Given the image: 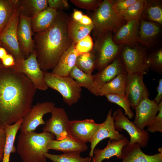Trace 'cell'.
Segmentation results:
<instances>
[{"label":"cell","mask_w":162,"mask_h":162,"mask_svg":"<svg viewBox=\"0 0 162 162\" xmlns=\"http://www.w3.org/2000/svg\"><path fill=\"white\" fill-rule=\"evenodd\" d=\"M157 94L153 100L158 104L162 101V79H160L159 81L158 84L156 88Z\"/></svg>","instance_id":"44"},{"label":"cell","mask_w":162,"mask_h":162,"mask_svg":"<svg viewBox=\"0 0 162 162\" xmlns=\"http://www.w3.org/2000/svg\"><path fill=\"white\" fill-rule=\"evenodd\" d=\"M122 162H162V153L148 155L137 143L125 146L122 150Z\"/></svg>","instance_id":"22"},{"label":"cell","mask_w":162,"mask_h":162,"mask_svg":"<svg viewBox=\"0 0 162 162\" xmlns=\"http://www.w3.org/2000/svg\"><path fill=\"white\" fill-rule=\"evenodd\" d=\"M113 33L108 32L96 37L92 50L95 58V69L99 70L110 63L118 56L124 45L116 43Z\"/></svg>","instance_id":"6"},{"label":"cell","mask_w":162,"mask_h":162,"mask_svg":"<svg viewBox=\"0 0 162 162\" xmlns=\"http://www.w3.org/2000/svg\"><path fill=\"white\" fill-rule=\"evenodd\" d=\"M147 49L138 43L133 46L124 45L119 56L128 74L148 72Z\"/></svg>","instance_id":"7"},{"label":"cell","mask_w":162,"mask_h":162,"mask_svg":"<svg viewBox=\"0 0 162 162\" xmlns=\"http://www.w3.org/2000/svg\"><path fill=\"white\" fill-rule=\"evenodd\" d=\"M2 45V44L1 43L0 41V46H1V45ZM2 63H1V62L0 61V66H2Z\"/></svg>","instance_id":"51"},{"label":"cell","mask_w":162,"mask_h":162,"mask_svg":"<svg viewBox=\"0 0 162 162\" xmlns=\"http://www.w3.org/2000/svg\"><path fill=\"white\" fill-rule=\"evenodd\" d=\"M55 106L54 103L49 101L39 102L32 106L23 118L19 130L20 133L34 131L39 126L45 125L43 119L46 114L51 112Z\"/></svg>","instance_id":"12"},{"label":"cell","mask_w":162,"mask_h":162,"mask_svg":"<svg viewBox=\"0 0 162 162\" xmlns=\"http://www.w3.org/2000/svg\"><path fill=\"white\" fill-rule=\"evenodd\" d=\"M103 1L101 0H71L70 2L76 7L88 10L95 11Z\"/></svg>","instance_id":"39"},{"label":"cell","mask_w":162,"mask_h":162,"mask_svg":"<svg viewBox=\"0 0 162 162\" xmlns=\"http://www.w3.org/2000/svg\"><path fill=\"white\" fill-rule=\"evenodd\" d=\"M19 13L32 18L48 7L47 0H16Z\"/></svg>","instance_id":"28"},{"label":"cell","mask_w":162,"mask_h":162,"mask_svg":"<svg viewBox=\"0 0 162 162\" xmlns=\"http://www.w3.org/2000/svg\"><path fill=\"white\" fill-rule=\"evenodd\" d=\"M16 0H0V35L14 14Z\"/></svg>","instance_id":"31"},{"label":"cell","mask_w":162,"mask_h":162,"mask_svg":"<svg viewBox=\"0 0 162 162\" xmlns=\"http://www.w3.org/2000/svg\"><path fill=\"white\" fill-rule=\"evenodd\" d=\"M129 143V141L126 136H124L119 140L110 139L106 146L103 149H94L92 162H102L105 159H108L113 156L116 157L118 159H121L122 149Z\"/></svg>","instance_id":"21"},{"label":"cell","mask_w":162,"mask_h":162,"mask_svg":"<svg viewBox=\"0 0 162 162\" xmlns=\"http://www.w3.org/2000/svg\"><path fill=\"white\" fill-rule=\"evenodd\" d=\"M19 12L16 6L14 13L0 35V41L15 60L25 58L20 48L17 36Z\"/></svg>","instance_id":"10"},{"label":"cell","mask_w":162,"mask_h":162,"mask_svg":"<svg viewBox=\"0 0 162 162\" xmlns=\"http://www.w3.org/2000/svg\"><path fill=\"white\" fill-rule=\"evenodd\" d=\"M6 139V134L4 128L0 127V151L3 149Z\"/></svg>","instance_id":"45"},{"label":"cell","mask_w":162,"mask_h":162,"mask_svg":"<svg viewBox=\"0 0 162 162\" xmlns=\"http://www.w3.org/2000/svg\"><path fill=\"white\" fill-rule=\"evenodd\" d=\"M33 32L31 18L19 13L17 36L20 49L25 58L35 51Z\"/></svg>","instance_id":"15"},{"label":"cell","mask_w":162,"mask_h":162,"mask_svg":"<svg viewBox=\"0 0 162 162\" xmlns=\"http://www.w3.org/2000/svg\"><path fill=\"white\" fill-rule=\"evenodd\" d=\"M91 19L93 34L96 38L108 32L114 33L127 22L115 11L111 0L103 1Z\"/></svg>","instance_id":"4"},{"label":"cell","mask_w":162,"mask_h":162,"mask_svg":"<svg viewBox=\"0 0 162 162\" xmlns=\"http://www.w3.org/2000/svg\"><path fill=\"white\" fill-rule=\"evenodd\" d=\"M76 43L73 42L70 46L63 53L57 64L52 70V73L61 76L69 75L72 68L76 65L78 56L75 50Z\"/></svg>","instance_id":"24"},{"label":"cell","mask_w":162,"mask_h":162,"mask_svg":"<svg viewBox=\"0 0 162 162\" xmlns=\"http://www.w3.org/2000/svg\"><path fill=\"white\" fill-rule=\"evenodd\" d=\"M141 19L162 25V1L146 0V6Z\"/></svg>","instance_id":"30"},{"label":"cell","mask_w":162,"mask_h":162,"mask_svg":"<svg viewBox=\"0 0 162 162\" xmlns=\"http://www.w3.org/2000/svg\"><path fill=\"white\" fill-rule=\"evenodd\" d=\"M135 116L133 122L141 130L148 126L158 112V104L153 100L146 97L141 100L135 109Z\"/></svg>","instance_id":"16"},{"label":"cell","mask_w":162,"mask_h":162,"mask_svg":"<svg viewBox=\"0 0 162 162\" xmlns=\"http://www.w3.org/2000/svg\"><path fill=\"white\" fill-rule=\"evenodd\" d=\"M79 22L85 26H89L93 23L92 19L86 15H83L82 19Z\"/></svg>","instance_id":"46"},{"label":"cell","mask_w":162,"mask_h":162,"mask_svg":"<svg viewBox=\"0 0 162 162\" xmlns=\"http://www.w3.org/2000/svg\"><path fill=\"white\" fill-rule=\"evenodd\" d=\"M44 80L48 88L58 92L69 106L77 103L81 96V87L69 75L61 76L43 71Z\"/></svg>","instance_id":"5"},{"label":"cell","mask_w":162,"mask_h":162,"mask_svg":"<svg viewBox=\"0 0 162 162\" xmlns=\"http://www.w3.org/2000/svg\"><path fill=\"white\" fill-rule=\"evenodd\" d=\"M76 65L84 72L92 74L95 66V56L92 50L78 56L77 57Z\"/></svg>","instance_id":"34"},{"label":"cell","mask_w":162,"mask_h":162,"mask_svg":"<svg viewBox=\"0 0 162 162\" xmlns=\"http://www.w3.org/2000/svg\"><path fill=\"white\" fill-rule=\"evenodd\" d=\"M158 150L159 152L162 153V148L161 147L159 148L158 149Z\"/></svg>","instance_id":"50"},{"label":"cell","mask_w":162,"mask_h":162,"mask_svg":"<svg viewBox=\"0 0 162 162\" xmlns=\"http://www.w3.org/2000/svg\"><path fill=\"white\" fill-rule=\"evenodd\" d=\"M100 125L93 119L70 120L68 134L82 142H90Z\"/></svg>","instance_id":"14"},{"label":"cell","mask_w":162,"mask_h":162,"mask_svg":"<svg viewBox=\"0 0 162 162\" xmlns=\"http://www.w3.org/2000/svg\"><path fill=\"white\" fill-rule=\"evenodd\" d=\"M140 20L127 21L114 33L113 40L117 44L133 46L138 43Z\"/></svg>","instance_id":"20"},{"label":"cell","mask_w":162,"mask_h":162,"mask_svg":"<svg viewBox=\"0 0 162 162\" xmlns=\"http://www.w3.org/2000/svg\"><path fill=\"white\" fill-rule=\"evenodd\" d=\"M69 76L81 87L87 89L93 93L94 84V75L87 74L79 68L76 65L72 68Z\"/></svg>","instance_id":"32"},{"label":"cell","mask_w":162,"mask_h":162,"mask_svg":"<svg viewBox=\"0 0 162 162\" xmlns=\"http://www.w3.org/2000/svg\"><path fill=\"white\" fill-rule=\"evenodd\" d=\"M94 46L92 39L89 34L76 43L75 50L78 56L92 51Z\"/></svg>","instance_id":"38"},{"label":"cell","mask_w":162,"mask_h":162,"mask_svg":"<svg viewBox=\"0 0 162 162\" xmlns=\"http://www.w3.org/2000/svg\"><path fill=\"white\" fill-rule=\"evenodd\" d=\"M112 116L116 130L118 131L124 130L128 133L130 136L129 144L137 143L142 148L147 146L150 135L147 130L140 129L133 122L124 115L121 108L115 110Z\"/></svg>","instance_id":"8"},{"label":"cell","mask_w":162,"mask_h":162,"mask_svg":"<svg viewBox=\"0 0 162 162\" xmlns=\"http://www.w3.org/2000/svg\"><path fill=\"white\" fill-rule=\"evenodd\" d=\"M147 63L149 69L162 74V49L160 48L148 53Z\"/></svg>","instance_id":"37"},{"label":"cell","mask_w":162,"mask_h":162,"mask_svg":"<svg viewBox=\"0 0 162 162\" xmlns=\"http://www.w3.org/2000/svg\"><path fill=\"white\" fill-rule=\"evenodd\" d=\"M55 137L53 134L46 132L20 133L16 151L22 162H47L45 154L49 151L47 144Z\"/></svg>","instance_id":"3"},{"label":"cell","mask_w":162,"mask_h":162,"mask_svg":"<svg viewBox=\"0 0 162 162\" xmlns=\"http://www.w3.org/2000/svg\"><path fill=\"white\" fill-rule=\"evenodd\" d=\"M144 72L127 74L125 89V95L133 110L143 98L150 95L148 89L143 81Z\"/></svg>","instance_id":"11"},{"label":"cell","mask_w":162,"mask_h":162,"mask_svg":"<svg viewBox=\"0 0 162 162\" xmlns=\"http://www.w3.org/2000/svg\"><path fill=\"white\" fill-rule=\"evenodd\" d=\"M16 60L11 54L9 53L1 61L2 65L5 68H12L14 66Z\"/></svg>","instance_id":"43"},{"label":"cell","mask_w":162,"mask_h":162,"mask_svg":"<svg viewBox=\"0 0 162 162\" xmlns=\"http://www.w3.org/2000/svg\"><path fill=\"white\" fill-rule=\"evenodd\" d=\"M36 89L24 74L0 66V127L23 118L32 106Z\"/></svg>","instance_id":"1"},{"label":"cell","mask_w":162,"mask_h":162,"mask_svg":"<svg viewBox=\"0 0 162 162\" xmlns=\"http://www.w3.org/2000/svg\"><path fill=\"white\" fill-rule=\"evenodd\" d=\"M45 156L53 162H91L92 158L88 156L82 158L78 152L63 153L61 154H55L48 152Z\"/></svg>","instance_id":"33"},{"label":"cell","mask_w":162,"mask_h":162,"mask_svg":"<svg viewBox=\"0 0 162 162\" xmlns=\"http://www.w3.org/2000/svg\"><path fill=\"white\" fill-rule=\"evenodd\" d=\"M49 7L57 9H66L69 7L68 0H47Z\"/></svg>","instance_id":"42"},{"label":"cell","mask_w":162,"mask_h":162,"mask_svg":"<svg viewBox=\"0 0 162 162\" xmlns=\"http://www.w3.org/2000/svg\"><path fill=\"white\" fill-rule=\"evenodd\" d=\"M83 15V13L81 11L74 9L72 17L74 20L79 22Z\"/></svg>","instance_id":"47"},{"label":"cell","mask_w":162,"mask_h":162,"mask_svg":"<svg viewBox=\"0 0 162 162\" xmlns=\"http://www.w3.org/2000/svg\"><path fill=\"white\" fill-rule=\"evenodd\" d=\"M58 9L48 7L31 18L32 31L35 33L43 31L50 27L55 21Z\"/></svg>","instance_id":"25"},{"label":"cell","mask_w":162,"mask_h":162,"mask_svg":"<svg viewBox=\"0 0 162 162\" xmlns=\"http://www.w3.org/2000/svg\"><path fill=\"white\" fill-rule=\"evenodd\" d=\"M146 4V0H137L120 16L127 21L140 20Z\"/></svg>","instance_id":"35"},{"label":"cell","mask_w":162,"mask_h":162,"mask_svg":"<svg viewBox=\"0 0 162 162\" xmlns=\"http://www.w3.org/2000/svg\"><path fill=\"white\" fill-rule=\"evenodd\" d=\"M137 0H111L115 11L120 16Z\"/></svg>","instance_id":"41"},{"label":"cell","mask_w":162,"mask_h":162,"mask_svg":"<svg viewBox=\"0 0 162 162\" xmlns=\"http://www.w3.org/2000/svg\"><path fill=\"white\" fill-rule=\"evenodd\" d=\"M94 28L93 23L89 26H85L74 20L72 17H68V35L72 42L75 43L89 35Z\"/></svg>","instance_id":"29"},{"label":"cell","mask_w":162,"mask_h":162,"mask_svg":"<svg viewBox=\"0 0 162 162\" xmlns=\"http://www.w3.org/2000/svg\"><path fill=\"white\" fill-rule=\"evenodd\" d=\"M127 73L126 71L118 75L105 84L95 95L103 96L110 94L125 95V89Z\"/></svg>","instance_id":"26"},{"label":"cell","mask_w":162,"mask_h":162,"mask_svg":"<svg viewBox=\"0 0 162 162\" xmlns=\"http://www.w3.org/2000/svg\"><path fill=\"white\" fill-rule=\"evenodd\" d=\"M9 53L6 49L2 44L0 46V61L1 62V60Z\"/></svg>","instance_id":"48"},{"label":"cell","mask_w":162,"mask_h":162,"mask_svg":"<svg viewBox=\"0 0 162 162\" xmlns=\"http://www.w3.org/2000/svg\"><path fill=\"white\" fill-rule=\"evenodd\" d=\"M51 113V118L45 123L42 130L53 134L57 140H62L68 135L70 120L63 108L55 106Z\"/></svg>","instance_id":"13"},{"label":"cell","mask_w":162,"mask_h":162,"mask_svg":"<svg viewBox=\"0 0 162 162\" xmlns=\"http://www.w3.org/2000/svg\"><path fill=\"white\" fill-rule=\"evenodd\" d=\"M3 149H2L0 151V161L2 158L3 155Z\"/></svg>","instance_id":"49"},{"label":"cell","mask_w":162,"mask_h":162,"mask_svg":"<svg viewBox=\"0 0 162 162\" xmlns=\"http://www.w3.org/2000/svg\"><path fill=\"white\" fill-rule=\"evenodd\" d=\"M112 109L110 110L105 121L100 123V126L90 142V150L89 156L92 158L93 151L97 145L102 140L109 138L111 140H119L124 136L120 133L115 128Z\"/></svg>","instance_id":"17"},{"label":"cell","mask_w":162,"mask_h":162,"mask_svg":"<svg viewBox=\"0 0 162 162\" xmlns=\"http://www.w3.org/2000/svg\"><path fill=\"white\" fill-rule=\"evenodd\" d=\"M107 100L111 103L116 104L123 109L124 115L127 116L130 119L133 118L134 114L130 102L125 95L110 94L105 95Z\"/></svg>","instance_id":"36"},{"label":"cell","mask_w":162,"mask_h":162,"mask_svg":"<svg viewBox=\"0 0 162 162\" xmlns=\"http://www.w3.org/2000/svg\"><path fill=\"white\" fill-rule=\"evenodd\" d=\"M68 18L65 13L58 10L57 16L51 26L44 31L35 33L33 38L35 50L43 71L53 70L73 42L68 32Z\"/></svg>","instance_id":"2"},{"label":"cell","mask_w":162,"mask_h":162,"mask_svg":"<svg viewBox=\"0 0 162 162\" xmlns=\"http://www.w3.org/2000/svg\"><path fill=\"white\" fill-rule=\"evenodd\" d=\"M47 148L49 150L53 149L63 153H80L86 151L88 148L86 143L76 140L68 135L60 140H51L47 144Z\"/></svg>","instance_id":"23"},{"label":"cell","mask_w":162,"mask_h":162,"mask_svg":"<svg viewBox=\"0 0 162 162\" xmlns=\"http://www.w3.org/2000/svg\"><path fill=\"white\" fill-rule=\"evenodd\" d=\"M161 26L154 22L140 20L138 43L146 49L155 46L161 35Z\"/></svg>","instance_id":"19"},{"label":"cell","mask_w":162,"mask_h":162,"mask_svg":"<svg viewBox=\"0 0 162 162\" xmlns=\"http://www.w3.org/2000/svg\"><path fill=\"white\" fill-rule=\"evenodd\" d=\"M124 71L125 69L124 64L119 55L109 64L94 75V84L92 94L95 95L105 84Z\"/></svg>","instance_id":"18"},{"label":"cell","mask_w":162,"mask_h":162,"mask_svg":"<svg viewBox=\"0 0 162 162\" xmlns=\"http://www.w3.org/2000/svg\"><path fill=\"white\" fill-rule=\"evenodd\" d=\"M22 121L23 118H22L13 124L6 125L4 127L6 139L3 149L2 162H9L11 154L16 151L14 142Z\"/></svg>","instance_id":"27"},{"label":"cell","mask_w":162,"mask_h":162,"mask_svg":"<svg viewBox=\"0 0 162 162\" xmlns=\"http://www.w3.org/2000/svg\"><path fill=\"white\" fill-rule=\"evenodd\" d=\"M158 113L151 123L147 127V130L149 132H162V101L158 104Z\"/></svg>","instance_id":"40"},{"label":"cell","mask_w":162,"mask_h":162,"mask_svg":"<svg viewBox=\"0 0 162 162\" xmlns=\"http://www.w3.org/2000/svg\"><path fill=\"white\" fill-rule=\"evenodd\" d=\"M11 68L25 75L36 89L45 91L48 89L44 81L43 71L38 62L35 50L27 58L16 60L14 65Z\"/></svg>","instance_id":"9"}]
</instances>
